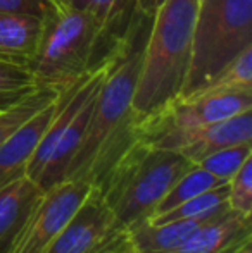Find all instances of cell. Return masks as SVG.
Listing matches in <instances>:
<instances>
[{"mask_svg":"<svg viewBox=\"0 0 252 253\" xmlns=\"http://www.w3.org/2000/svg\"><path fill=\"white\" fill-rule=\"evenodd\" d=\"M147 17L131 19L125 38L119 42L66 179L87 181L101 188L121 157L140 140L131 100L147 37Z\"/></svg>","mask_w":252,"mask_h":253,"instance_id":"1","label":"cell"},{"mask_svg":"<svg viewBox=\"0 0 252 253\" xmlns=\"http://www.w3.org/2000/svg\"><path fill=\"white\" fill-rule=\"evenodd\" d=\"M199 0H164L151 19L131 110L138 124L182 95Z\"/></svg>","mask_w":252,"mask_h":253,"instance_id":"2","label":"cell"},{"mask_svg":"<svg viewBox=\"0 0 252 253\" xmlns=\"http://www.w3.org/2000/svg\"><path fill=\"white\" fill-rule=\"evenodd\" d=\"M194 164L175 150L138 140L99 190L123 229L151 219L169 188Z\"/></svg>","mask_w":252,"mask_h":253,"instance_id":"3","label":"cell"},{"mask_svg":"<svg viewBox=\"0 0 252 253\" xmlns=\"http://www.w3.org/2000/svg\"><path fill=\"white\" fill-rule=\"evenodd\" d=\"M123 38L85 10L67 7L54 12L45 21L40 48L30 66L35 84L66 90L101 64L95 59L99 48L112 52Z\"/></svg>","mask_w":252,"mask_h":253,"instance_id":"4","label":"cell"},{"mask_svg":"<svg viewBox=\"0 0 252 253\" xmlns=\"http://www.w3.org/2000/svg\"><path fill=\"white\" fill-rule=\"evenodd\" d=\"M114 53L116 50L59 93L54 117L26 167V177L37 183L42 191L66 179L71 160L83 140L102 81L114 60Z\"/></svg>","mask_w":252,"mask_h":253,"instance_id":"5","label":"cell"},{"mask_svg":"<svg viewBox=\"0 0 252 253\" xmlns=\"http://www.w3.org/2000/svg\"><path fill=\"white\" fill-rule=\"evenodd\" d=\"M252 47V0H199L187 80L178 98L205 90Z\"/></svg>","mask_w":252,"mask_h":253,"instance_id":"6","label":"cell"},{"mask_svg":"<svg viewBox=\"0 0 252 253\" xmlns=\"http://www.w3.org/2000/svg\"><path fill=\"white\" fill-rule=\"evenodd\" d=\"M92 188L87 181L64 179L45 190L21 224L9 253H44Z\"/></svg>","mask_w":252,"mask_h":253,"instance_id":"7","label":"cell"},{"mask_svg":"<svg viewBox=\"0 0 252 253\" xmlns=\"http://www.w3.org/2000/svg\"><path fill=\"white\" fill-rule=\"evenodd\" d=\"M123 231L102 191L94 186L44 253H95Z\"/></svg>","mask_w":252,"mask_h":253,"instance_id":"8","label":"cell"},{"mask_svg":"<svg viewBox=\"0 0 252 253\" xmlns=\"http://www.w3.org/2000/svg\"><path fill=\"white\" fill-rule=\"evenodd\" d=\"M145 143L182 153L192 164H199L209 153L240 143H252V110H246L219 123L185 131L159 134Z\"/></svg>","mask_w":252,"mask_h":253,"instance_id":"9","label":"cell"},{"mask_svg":"<svg viewBox=\"0 0 252 253\" xmlns=\"http://www.w3.org/2000/svg\"><path fill=\"white\" fill-rule=\"evenodd\" d=\"M57 100L59 97L24 121L0 143V188L26 176V167L54 117Z\"/></svg>","mask_w":252,"mask_h":253,"instance_id":"10","label":"cell"},{"mask_svg":"<svg viewBox=\"0 0 252 253\" xmlns=\"http://www.w3.org/2000/svg\"><path fill=\"white\" fill-rule=\"evenodd\" d=\"M252 240V220L233 210L202 224L175 250L166 253H235Z\"/></svg>","mask_w":252,"mask_h":253,"instance_id":"11","label":"cell"},{"mask_svg":"<svg viewBox=\"0 0 252 253\" xmlns=\"http://www.w3.org/2000/svg\"><path fill=\"white\" fill-rule=\"evenodd\" d=\"M45 21L30 14L0 12V60L30 67L44 37Z\"/></svg>","mask_w":252,"mask_h":253,"instance_id":"12","label":"cell"},{"mask_svg":"<svg viewBox=\"0 0 252 253\" xmlns=\"http://www.w3.org/2000/svg\"><path fill=\"white\" fill-rule=\"evenodd\" d=\"M216 215H219V213H216ZM212 217L178 219L168 220V222H151L149 219H145L142 222L135 224V226L128 227L126 233L137 253H166L180 247L202 224H205Z\"/></svg>","mask_w":252,"mask_h":253,"instance_id":"13","label":"cell"},{"mask_svg":"<svg viewBox=\"0 0 252 253\" xmlns=\"http://www.w3.org/2000/svg\"><path fill=\"white\" fill-rule=\"evenodd\" d=\"M42 193L40 186L26 176L0 188V253H9L21 224Z\"/></svg>","mask_w":252,"mask_h":253,"instance_id":"14","label":"cell"},{"mask_svg":"<svg viewBox=\"0 0 252 253\" xmlns=\"http://www.w3.org/2000/svg\"><path fill=\"white\" fill-rule=\"evenodd\" d=\"M225 210H230L228 183L204 191V193L183 202L182 205L175 207L169 212L151 217L149 220L151 222H168V220H178V219H205V217H212L216 213L225 212Z\"/></svg>","mask_w":252,"mask_h":253,"instance_id":"15","label":"cell"},{"mask_svg":"<svg viewBox=\"0 0 252 253\" xmlns=\"http://www.w3.org/2000/svg\"><path fill=\"white\" fill-rule=\"evenodd\" d=\"M221 184H225V181H221L219 177L212 176L211 172L202 169L201 166L194 164V166L169 188V191L164 195V198L159 202L157 209H155L152 217L169 212V210H173L175 207L182 205L183 202L190 200V198L197 197V195L204 193V191H207V190H212V188H216V186H221Z\"/></svg>","mask_w":252,"mask_h":253,"instance_id":"16","label":"cell"},{"mask_svg":"<svg viewBox=\"0 0 252 253\" xmlns=\"http://www.w3.org/2000/svg\"><path fill=\"white\" fill-rule=\"evenodd\" d=\"M59 93H61V91L54 90V88L37 86L35 90H31L30 93L24 95L23 98L14 102L12 105L0 110V143H2L14 129H17L24 121H28L31 116H35L38 110H42L45 105H49L52 100H55V98L59 97Z\"/></svg>","mask_w":252,"mask_h":253,"instance_id":"17","label":"cell"},{"mask_svg":"<svg viewBox=\"0 0 252 253\" xmlns=\"http://www.w3.org/2000/svg\"><path fill=\"white\" fill-rule=\"evenodd\" d=\"M73 9L97 17L116 38H123L131 23V0H66Z\"/></svg>","mask_w":252,"mask_h":253,"instance_id":"18","label":"cell"},{"mask_svg":"<svg viewBox=\"0 0 252 253\" xmlns=\"http://www.w3.org/2000/svg\"><path fill=\"white\" fill-rule=\"evenodd\" d=\"M251 157H252V143H240V145L219 148V150L209 153L197 166H201L202 169L211 172L212 176L228 183L237 174V170L242 167V164L247 159H251Z\"/></svg>","mask_w":252,"mask_h":253,"instance_id":"19","label":"cell"},{"mask_svg":"<svg viewBox=\"0 0 252 253\" xmlns=\"http://www.w3.org/2000/svg\"><path fill=\"white\" fill-rule=\"evenodd\" d=\"M33 74L30 67L0 60V103L10 105L35 90Z\"/></svg>","mask_w":252,"mask_h":253,"instance_id":"20","label":"cell"},{"mask_svg":"<svg viewBox=\"0 0 252 253\" xmlns=\"http://www.w3.org/2000/svg\"><path fill=\"white\" fill-rule=\"evenodd\" d=\"M228 207L244 217L252 215V157L228 181Z\"/></svg>","mask_w":252,"mask_h":253,"instance_id":"21","label":"cell"},{"mask_svg":"<svg viewBox=\"0 0 252 253\" xmlns=\"http://www.w3.org/2000/svg\"><path fill=\"white\" fill-rule=\"evenodd\" d=\"M209 86L252 88V47L239 53Z\"/></svg>","mask_w":252,"mask_h":253,"instance_id":"22","label":"cell"},{"mask_svg":"<svg viewBox=\"0 0 252 253\" xmlns=\"http://www.w3.org/2000/svg\"><path fill=\"white\" fill-rule=\"evenodd\" d=\"M0 12L30 14L44 21L52 16L47 0H0Z\"/></svg>","mask_w":252,"mask_h":253,"instance_id":"23","label":"cell"},{"mask_svg":"<svg viewBox=\"0 0 252 253\" xmlns=\"http://www.w3.org/2000/svg\"><path fill=\"white\" fill-rule=\"evenodd\" d=\"M95 253H137V250H135L128 233L123 231L114 240H111L105 247H102L101 250H97Z\"/></svg>","mask_w":252,"mask_h":253,"instance_id":"24","label":"cell"},{"mask_svg":"<svg viewBox=\"0 0 252 253\" xmlns=\"http://www.w3.org/2000/svg\"><path fill=\"white\" fill-rule=\"evenodd\" d=\"M47 3H49V7H50V10H52V14L54 12H61V10L64 9H67V3H66V0H47Z\"/></svg>","mask_w":252,"mask_h":253,"instance_id":"25","label":"cell"},{"mask_svg":"<svg viewBox=\"0 0 252 253\" xmlns=\"http://www.w3.org/2000/svg\"><path fill=\"white\" fill-rule=\"evenodd\" d=\"M251 243H252V241H249V243H246V245H244V247H242V248H240V250H237L235 253H252Z\"/></svg>","mask_w":252,"mask_h":253,"instance_id":"26","label":"cell"},{"mask_svg":"<svg viewBox=\"0 0 252 253\" xmlns=\"http://www.w3.org/2000/svg\"><path fill=\"white\" fill-rule=\"evenodd\" d=\"M10 105H12V103H10ZM5 107H9V105H2V103H0V110H3Z\"/></svg>","mask_w":252,"mask_h":253,"instance_id":"27","label":"cell"}]
</instances>
